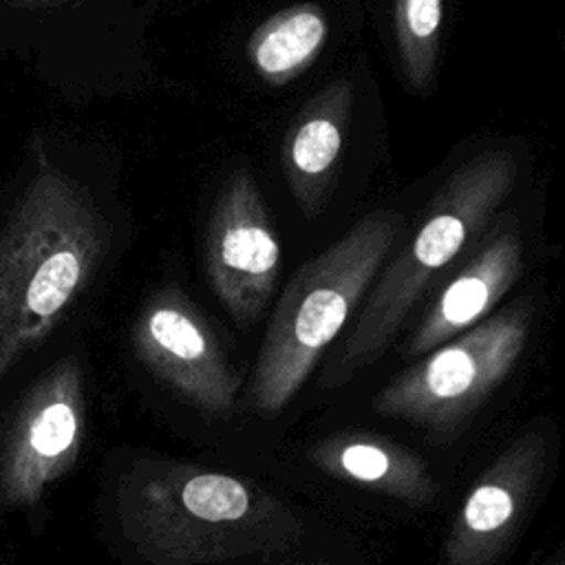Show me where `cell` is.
I'll return each mask as SVG.
<instances>
[{"instance_id":"10","label":"cell","mask_w":565,"mask_h":565,"mask_svg":"<svg viewBox=\"0 0 565 565\" xmlns=\"http://www.w3.org/2000/svg\"><path fill=\"white\" fill-rule=\"evenodd\" d=\"M523 271V241L516 225L497 230L490 241L437 294L406 342L408 358L430 353L439 344L472 329L503 300Z\"/></svg>"},{"instance_id":"12","label":"cell","mask_w":565,"mask_h":565,"mask_svg":"<svg viewBox=\"0 0 565 565\" xmlns=\"http://www.w3.org/2000/svg\"><path fill=\"white\" fill-rule=\"evenodd\" d=\"M307 457L331 479L369 488L408 505H426L439 492V483L422 457L384 435L333 433L313 444Z\"/></svg>"},{"instance_id":"13","label":"cell","mask_w":565,"mask_h":565,"mask_svg":"<svg viewBox=\"0 0 565 565\" xmlns=\"http://www.w3.org/2000/svg\"><path fill=\"white\" fill-rule=\"evenodd\" d=\"M329 38V18L316 2L289 4L265 18L247 38V60L269 86H285L302 75Z\"/></svg>"},{"instance_id":"14","label":"cell","mask_w":565,"mask_h":565,"mask_svg":"<svg viewBox=\"0 0 565 565\" xmlns=\"http://www.w3.org/2000/svg\"><path fill=\"white\" fill-rule=\"evenodd\" d=\"M444 0H393V31L399 68L413 90H424L435 75L441 44Z\"/></svg>"},{"instance_id":"8","label":"cell","mask_w":565,"mask_h":565,"mask_svg":"<svg viewBox=\"0 0 565 565\" xmlns=\"http://www.w3.org/2000/svg\"><path fill=\"white\" fill-rule=\"evenodd\" d=\"M130 340L137 360L201 411L227 415L234 408L241 377L205 316L181 291L152 294L132 322Z\"/></svg>"},{"instance_id":"5","label":"cell","mask_w":565,"mask_h":565,"mask_svg":"<svg viewBox=\"0 0 565 565\" xmlns=\"http://www.w3.org/2000/svg\"><path fill=\"white\" fill-rule=\"evenodd\" d=\"M532 305L519 300L439 344L373 395V411L428 435H457L519 362Z\"/></svg>"},{"instance_id":"11","label":"cell","mask_w":565,"mask_h":565,"mask_svg":"<svg viewBox=\"0 0 565 565\" xmlns=\"http://www.w3.org/2000/svg\"><path fill=\"white\" fill-rule=\"evenodd\" d=\"M353 84L333 79L291 119L282 139V172L298 210L316 218L327 201L347 141Z\"/></svg>"},{"instance_id":"2","label":"cell","mask_w":565,"mask_h":565,"mask_svg":"<svg viewBox=\"0 0 565 565\" xmlns=\"http://www.w3.org/2000/svg\"><path fill=\"white\" fill-rule=\"evenodd\" d=\"M106 247L88 190L40 157L0 230V382L60 324Z\"/></svg>"},{"instance_id":"6","label":"cell","mask_w":565,"mask_h":565,"mask_svg":"<svg viewBox=\"0 0 565 565\" xmlns=\"http://www.w3.org/2000/svg\"><path fill=\"white\" fill-rule=\"evenodd\" d=\"M86 433L84 373L75 358H62L22 393L0 430V499L40 501L77 463Z\"/></svg>"},{"instance_id":"9","label":"cell","mask_w":565,"mask_h":565,"mask_svg":"<svg viewBox=\"0 0 565 565\" xmlns=\"http://www.w3.org/2000/svg\"><path fill=\"white\" fill-rule=\"evenodd\" d=\"M547 463V437H516L466 492L444 541L441 565H494L516 536Z\"/></svg>"},{"instance_id":"4","label":"cell","mask_w":565,"mask_h":565,"mask_svg":"<svg viewBox=\"0 0 565 565\" xmlns=\"http://www.w3.org/2000/svg\"><path fill=\"white\" fill-rule=\"evenodd\" d=\"M519 163L510 150H488L448 177L413 238L382 271L362 305L322 377L324 386L347 384L386 351L433 278L463 252L510 196Z\"/></svg>"},{"instance_id":"16","label":"cell","mask_w":565,"mask_h":565,"mask_svg":"<svg viewBox=\"0 0 565 565\" xmlns=\"http://www.w3.org/2000/svg\"><path fill=\"white\" fill-rule=\"evenodd\" d=\"M318 565H320V563H318Z\"/></svg>"},{"instance_id":"7","label":"cell","mask_w":565,"mask_h":565,"mask_svg":"<svg viewBox=\"0 0 565 565\" xmlns=\"http://www.w3.org/2000/svg\"><path fill=\"white\" fill-rule=\"evenodd\" d=\"M280 274V241L256 179L236 170L218 190L205 232V276L238 324L269 305Z\"/></svg>"},{"instance_id":"1","label":"cell","mask_w":565,"mask_h":565,"mask_svg":"<svg viewBox=\"0 0 565 565\" xmlns=\"http://www.w3.org/2000/svg\"><path fill=\"white\" fill-rule=\"evenodd\" d=\"M115 501L124 539L150 565H218L291 550L305 534L263 486L188 461H135Z\"/></svg>"},{"instance_id":"3","label":"cell","mask_w":565,"mask_h":565,"mask_svg":"<svg viewBox=\"0 0 565 565\" xmlns=\"http://www.w3.org/2000/svg\"><path fill=\"white\" fill-rule=\"evenodd\" d=\"M402 227L399 212L375 210L296 269L274 307L252 369L249 402L256 413L274 417L296 397L366 296Z\"/></svg>"},{"instance_id":"15","label":"cell","mask_w":565,"mask_h":565,"mask_svg":"<svg viewBox=\"0 0 565 565\" xmlns=\"http://www.w3.org/2000/svg\"><path fill=\"white\" fill-rule=\"evenodd\" d=\"M563 565H565V563H563Z\"/></svg>"}]
</instances>
